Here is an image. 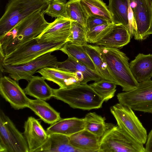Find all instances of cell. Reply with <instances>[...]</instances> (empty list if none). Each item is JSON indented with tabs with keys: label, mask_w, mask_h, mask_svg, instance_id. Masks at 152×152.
Segmentation results:
<instances>
[{
	"label": "cell",
	"mask_w": 152,
	"mask_h": 152,
	"mask_svg": "<svg viewBox=\"0 0 152 152\" xmlns=\"http://www.w3.org/2000/svg\"><path fill=\"white\" fill-rule=\"evenodd\" d=\"M65 61L58 62L55 68L64 71L77 74L81 84L89 81H96L102 79L97 71L91 69L82 62L70 56Z\"/></svg>",
	"instance_id": "15"
},
{
	"label": "cell",
	"mask_w": 152,
	"mask_h": 152,
	"mask_svg": "<svg viewBox=\"0 0 152 152\" xmlns=\"http://www.w3.org/2000/svg\"><path fill=\"white\" fill-rule=\"evenodd\" d=\"M86 32V28L76 22L72 21L67 42L83 46L87 45Z\"/></svg>",
	"instance_id": "31"
},
{
	"label": "cell",
	"mask_w": 152,
	"mask_h": 152,
	"mask_svg": "<svg viewBox=\"0 0 152 152\" xmlns=\"http://www.w3.org/2000/svg\"><path fill=\"white\" fill-rule=\"evenodd\" d=\"M135 0L137 5L132 9L134 36L135 40H143L152 34V0Z\"/></svg>",
	"instance_id": "11"
},
{
	"label": "cell",
	"mask_w": 152,
	"mask_h": 152,
	"mask_svg": "<svg viewBox=\"0 0 152 152\" xmlns=\"http://www.w3.org/2000/svg\"><path fill=\"white\" fill-rule=\"evenodd\" d=\"M60 50L68 56L82 62L91 69L96 70L93 62L83 46L74 45L68 42Z\"/></svg>",
	"instance_id": "28"
},
{
	"label": "cell",
	"mask_w": 152,
	"mask_h": 152,
	"mask_svg": "<svg viewBox=\"0 0 152 152\" xmlns=\"http://www.w3.org/2000/svg\"><path fill=\"white\" fill-rule=\"evenodd\" d=\"M89 16L99 17L113 22V18L108 6L102 0H80Z\"/></svg>",
	"instance_id": "24"
},
{
	"label": "cell",
	"mask_w": 152,
	"mask_h": 152,
	"mask_svg": "<svg viewBox=\"0 0 152 152\" xmlns=\"http://www.w3.org/2000/svg\"><path fill=\"white\" fill-rule=\"evenodd\" d=\"M83 47L93 62L97 72L102 78L116 84L99 52L93 45L88 44Z\"/></svg>",
	"instance_id": "27"
},
{
	"label": "cell",
	"mask_w": 152,
	"mask_h": 152,
	"mask_svg": "<svg viewBox=\"0 0 152 152\" xmlns=\"http://www.w3.org/2000/svg\"><path fill=\"white\" fill-rule=\"evenodd\" d=\"M48 4L43 0H10L0 20V38L28 16L38 10H45Z\"/></svg>",
	"instance_id": "3"
},
{
	"label": "cell",
	"mask_w": 152,
	"mask_h": 152,
	"mask_svg": "<svg viewBox=\"0 0 152 152\" xmlns=\"http://www.w3.org/2000/svg\"><path fill=\"white\" fill-rule=\"evenodd\" d=\"M129 2V0H109L107 6L114 24H121L128 28Z\"/></svg>",
	"instance_id": "25"
},
{
	"label": "cell",
	"mask_w": 152,
	"mask_h": 152,
	"mask_svg": "<svg viewBox=\"0 0 152 152\" xmlns=\"http://www.w3.org/2000/svg\"><path fill=\"white\" fill-rule=\"evenodd\" d=\"M145 144L146 152H152V129L148 135L147 141Z\"/></svg>",
	"instance_id": "36"
},
{
	"label": "cell",
	"mask_w": 152,
	"mask_h": 152,
	"mask_svg": "<svg viewBox=\"0 0 152 152\" xmlns=\"http://www.w3.org/2000/svg\"><path fill=\"white\" fill-rule=\"evenodd\" d=\"M70 142L81 152H98L100 138L84 129L69 136Z\"/></svg>",
	"instance_id": "19"
},
{
	"label": "cell",
	"mask_w": 152,
	"mask_h": 152,
	"mask_svg": "<svg viewBox=\"0 0 152 152\" xmlns=\"http://www.w3.org/2000/svg\"><path fill=\"white\" fill-rule=\"evenodd\" d=\"M128 28L131 34V37L132 38L134 36L133 25L134 19L133 11L129 5V4L128 9Z\"/></svg>",
	"instance_id": "35"
},
{
	"label": "cell",
	"mask_w": 152,
	"mask_h": 152,
	"mask_svg": "<svg viewBox=\"0 0 152 152\" xmlns=\"http://www.w3.org/2000/svg\"><path fill=\"white\" fill-rule=\"evenodd\" d=\"M24 90L26 94L36 99L46 100L53 97V89L42 77L33 76Z\"/></svg>",
	"instance_id": "23"
},
{
	"label": "cell",
	"mask_w": 152,
	"mask_h": 152,
	"mask_svg": "<svg viewBox=\"0 0 152 152\" xmlns=\"http://www.w3.org/2000/svg\"><path fill=\"white\" fill-rule=\"evenodd\" d=\"M66 18L77 22L86 29L89 16L80 0H70L66 4Z\"/></svg>",
	"instance_id": "29"
},
{
	"label": "cell",
	"mask_w": 152,
	"mask_h": 152,
	"mask_svg": "<svg viewBox=\"0 0 152 152\" xmlns=\"http://www.w3.org/2000/svg\"><path fill=\"white\" fill-rule=\"evenodd\" d=\"M119 103L133 110L152 113V80L139 83L137 86L129 91L118 93Z\"/></svg>",
	"instance_id": "8"
},
{
	"label": "cell",
	"mask_w": 152,
	"mask_h": 152,
	"mask_svg": "<svg viewBox=\"0 0 152 152\" xmlns=\"http://www.w3.org/2000/svg\"><path fill=\"white\" fill-rule=\"evenodd\" d=\"M44 1H45L46 2L48 3L50 1H52L53 0H43Z\"/></svg>",
	"instance_id": "37"
},
{
	"label": "cell",
	"mask_w": 152,
	"mask_h": 152,
	"mask_svg": "<svg viewBox=\"0 0 152 152\" xmlns=\"http://www.w3.org/2000/svg\"><path fill=\"white\" fill-rule=\"evenodd\" d=\"M85 129L101 138L108 128L110 124L106 123L105 118L95 112L87 113L84 118Z\"/></svg>",
	"instance_id": "26"
},
{
	"label": "cell",
	"mask_w": 152,
	"mask_h": 152,
	"mask_svg": "<svg viewBox=\"0 0 152 152\" xmlns=\"http://www.w3.org/2000/svg\"><path fill=\"white\" fill-rule=\"evenodd\" d=\"M0 94L15 110L27 107L30 99L17 81L6 76L0 79Z\"/></svg>",
	"instance_id": "12"
},
{
	"label": "cell",
	"mask_w": 152,
	"mask_h": 152,
	"mask_svg": "<svg viewBox=\"0 0 152 152\" xmlns=\"http://www.w3.org/2000/svg\"><path fill=\"white\" fill-rule=\"evenodd\" d=\"M52 53H47L29 62L19 65H6L1 62V70L8 74L11 78L17 82L22 79L29 81L37 70L46 67H55L58 61L56 57L51 55Z\"/></svg>",
	"instance_id": "9"
},
{
	"label": "cell",
	"mask_w": 152,
	"mask_h": 152,
	"mask_svg": "<svg viewBox=\"0 0 152 152\" xmlns=\"http://www.w3.org/2000/svg\"><path fill=\"white\" fill-rule=\"evenodd\" d=\"M114 23L104 24L93 28L86 32L88 43L95 44L101 39L112 28Z\"/></svg>",
	"instance_id": "32"
},
{
	"label": "cell",
	"mask_w": 152,
	"mask_h": 152,
	"mask_svg": "<svg viewBox=\"0 0 152 152\" xmlns=\"http://www.w3.org/2000/svg\"><path fill=\"white\" fill-rule=\"evenodd\" d=\"M110 23H111L106 20L96 17L89 16L87 21L86 31L98 26Z\"/></svg>",
	"instance_id": "34"
},
{
	"label": "cell",
	"mask_w": 152,
	"mask_h": 152,
	"mask_svg": "<svg viewBox=\"0 0 152 152\" xmlns=\"http://www.w3.org/2000/svg\"><path fill=\"white\" fill-rule=\"evenodd\" d=\"M23 135L27 143L29 152H36L46 142L48 134L40 122L30 116L24 123Z\"/></svg>",
	"instance_id": "14"
},
{
	"label": "cell",
	"mask_w": 152,
	"mask_h": 152,
	"mask_svg": "<svg viewBox=\"0 0 152 152\" xmlns=\"http://www.w3.org/2000/svg\"><path fill=\"white\" fill-rule=\"evenodd\" d=\"M66 42H39L35 38L5 56L1 62L17 66L32 61L45 54L60 50Z\"/></svg>",
	"instance_id": "6"
},
{
	"label": "cell",
	"mask_w": 152,
	"mask_h": 152,
	"mask_svg": "<svg viewBox=\"0 0 152 152\" xmlns=\"http://www.w3.org/2000/svg\"><path fill=\"white\" fill-rule=\"evenodd\" d=\"M129 67L138 83L150 80L152 77V54L139 53L130 62Z\"/></svg>",
	"instance_id": "18"
},
{
	"label": "cell",
	"mask_w": 152,
	"mask_h": 152,
	"mask_svg": "<svg viewBox=\"0 0 152 152\" xmlns=\"http://www.w3.org/2000/svg\"><path fill=\"white\" fill-rule=\"evenodd\" d=\"M72 21L65 17L57 18L35 38L39 42H66Z\"/></svg>",
	"instance_id": "13"
},
{
	"label": "cell",
	"mask_w": 152,
	"mask_h": 152,
	"mask_svg": "<svg viewBox=\"0 0 152 152\" xmlns=\"http://www.w3.org/2000/svg\"><path fill=\"white\" fill-rule=\"evenodd\" d=\"M85 129L84 118L76 117L61 119L48 127V134L56 133L70 136Z\"/></svg>",
	"instance_id": "21"
},
{
	"label": "cell",
	"mask_w": 152,
	"mask_h": 152,
	"mask_svg": "<svg viewBox=\"0 0 152 152\" xmlns=\"http://www.w3.org/2000/svg\"><path fill=\"white\" fill-rule=\"evenodd\" d=\"M131 35L128 28L120 24H114L103 37L95 44L101 47L122 48L130 42Z\"/></svg>",
	"instance_id": "17"
},
{
	"label": "cell",
	"mask_w": 152,
	"mask_h": 152,
	"mask_svg": "<svg viewBox=\"0 0 152 152\" xmlns=\"http://www.w3.org/2000/svg\"><path fill=\"white\" fill-rule=\"evenodd\" d=\"M89 85L104 101H107L114 96L117 85L114 82L102 79Z\"/></svg>",
	"instance_id": "30"
},
{
	"label": "cell",
	"mask_w": 152,
	"mask_h": 152,
	"mask_svg": "<svg viewBox=\"0 0 152 152\" xmlns=\"http://www.w3.org/2000/svg\"><path fill=\"white\" fill-rule=\"evenodd\" d=\"M66 0H53L48 3L45 14L52 18H66Z\"/></svg>",
	"instance_id": "33"
},
{
	"label": "cell",
	"mask_w": 152,
	"mask_h": 152,
	"mask_svg": "<svg viewBox=\"0 0 152 152\" xmlns=\"http://www.w3.org/2000/svg\"><path fill=\"white\" fill-rule=\"evenodd\" d=\"M27 107L33 111L44 122L50 125L61 119L60 113L44 100L30 99Z\"/></svg>",
	"instance_id": "22"
},
{
	"label": "cell",
	"mask_w": 152,
	"mask_h": 152,
	"mask_svg": "<svg viewBox=\"0 0 152 152\" xmlns=\"http://www.w3.org/2000/svg\"><path fill=\"white\" fill-rule=\"evenodd\" d=\"M45 80L52 81L60 88L69 89L81 84L77 74L66 72L55 68L46 67L37 71Z\"/></svg>",
	"instance_id": "16"
},
{
	"label": "cell",
	"mask_w": 152,
	"mask_h": 152,
	"mask_svg": "<svg viewBox=\"0 0 152 152\" xmlns=\"http://www.w3.org/2000/svg\"><path fill=\"white\" fill-rule=\"evenodd\" d=\"M93 46L99 52L117 85L122 87L123 91H129L137 86L139 83L132 74L129 59L125 53L118 48Z\"/></svg>",
	"instance_id": "2"
},
{
	"label": "cell",
	"mask_w": 152,
	"mask_h": 152,
	"mask_svg": "<svg viewBox=\"0 0 152 152\" xmlns=\"http://www.w3.org/2000/svg\"><path fill=\"white\" fill-rule=\"evenodd\" d=\"M53 97L73 108L83 110L100 108L104 102L87 84L69 89H53Z\"/></svg>",
	"instance_id": "4"
},
{
	"label": "cell",
	"mask_w": 152,
	"mask_h": 152,
	"mask_svg": "<svg viewBox=\"0 0 152 152\" xmlns=\"http://www.w3.org/2000/svg\"><path fill=\"white\" fill-rule=\"evenodd\" d=\"M48 134L46 142L36 152H81L71 145L69 136L56 133Z\"/></svg>",
	"instance_id": "20"
},
{
	"label": "cell",
	"mask_w": 152,
	"mask_h": 152,
	"mask_svg": "<svg viewBox=\"0 0 152 152\" xmlns=\"http://www.w3.org/2000/svg\"><path fill=\"white\" fill-rule=\"evenodd\" d=\"M45 10H39L19 23L0 38L1 57L7 55L41 34L49 24L45 19Z\"/></svg>",
	"instance_id": "1"
},
{
	"label": "cell",
	"mask_w": 152,
	"mask_h": 152,
	"mask_svg": "<svg viewBox=\"0 0 152 152\" xmlns=\"http://www.w3.org/2000/svg\"><path fill=\"white\" fill-rule=\"evenodd\" d=\"M98 152H146L143 144L118 125L110 124L100 138Z\"/></svg>",
	"instance_id": "5"
},
{
	"label": "cell",
	"mask_w": 152,
	"mask_h": 152,
	"mask_svg": "<svg viewBox=\"0 0 152 152\" xmlns=\"http://www.w3.org/2000/svg\"><path fill=\"white\" fill-rule=\"evenodd\" d=\"M110 111L117 125L139 142L143 145L145 144L148 137L147 131L132 109L118 103L111 107Z\"/></svg>",
	"instance_id": "10"
},
{
	"label": "cell",
	"mask_w": 152,
	"mask_h": 152,
	"mask_svg": "<svg viewBox=\"0 0 152 152\" xmlns=\"http://www.w3.org/2000/svg\"><path fill=\"white\" fill-rule=\"evenodd\" d=\"M0 152H29L23 135L0 109Z\"/></svg>",
	"instance_id": "7"
}]
</instances>
